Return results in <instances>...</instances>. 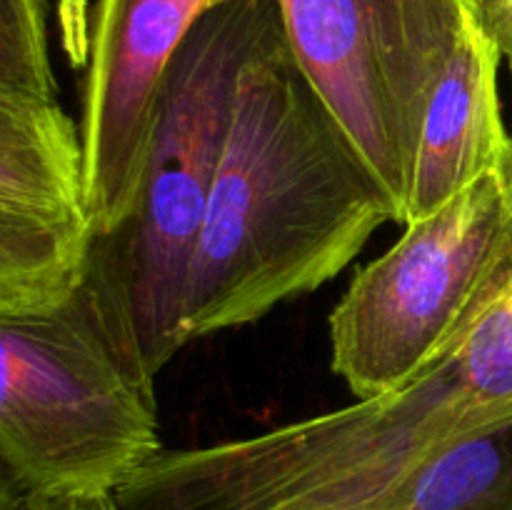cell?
I'll return each instance as SVG.
<instances>
[{
  "label": "cell",
  "mask_w": 512,
  "mask_h": 510,
  "mask_svg": "<svg viewBox=\"0 0 512 510\" xmlns=\"http://www.w3.org/2000/svg\"><path fill=\"white\" fill-rule=\"evenodd\" d=\"M115 500L120 510H512L508 288L400 388L260 435L163 448Z\"/></svg>",
  "instance_id": "obj_1"
},
{
  "label": "cell",
  "mask_w": 512,
  "mask_h": 510,
  "mask_svg": "<svg viewBox=\"0 0 512 510\" xmlns=\"http://www.w3.org/2000/svg\"><path fill=\"white\" fill-rule=\"evenodd\" d=\"M385 223H400L398 208L295 60L278 8L240 70L185 340L323 288Z\"/></svg>",
  "instance_id": "obj_2"
},
{
  "label": "cell",
  "mask_w": 512,
  "mask_h": 510,
  "mask_svg": "<svg viewBox=\"0 0 512 510\" xmlns=\"http://www.w3.org/2000/svg\"><path fill=\"white\" fill-rule=\"evenodd\" d=\"M278 0L210 8L175 50L130 213L95 235L83 293L120 358L143 380L188 345L185 308L240 70Z\"/></svg>",
  "instance_id": "obj_3"
},
{
  "label": "cell",
  "mask_w": 512,
  "mask_h": 510,
  "mask_svg": "<svg viewBox=\"0 0 512 510\" xmlns=\"http://www.w3.org/2000/svg\"><path fill=\"white\" fill-rule=\"evenodd\" d=\"M160 450L155 383L120 358L83 290L0 318V488L115 493Z\"/></svg>",
  "instance_id": "obj_4"
},
{
  "label": "cell",
  "mask_w": 512,
  "mask_h": 510,
  "mask_svg": "<svg viewBox=\"0 0 512 510\" xmlns=\"http://www.w3.org/2000/svg\"><path fill=\"white\" fill-rule=\"evenodd\" d=\"M512 278V198L490 173L365 265L330 315V365L358 398L390 393L448 353Z\"/></svg>",
  "instance_id": "obj_5"
},
{
  "label": "cell",
  "mask_w": 512,
  "mask_h": 510,
  "mask_svg": "<svg viewBox=\"0 0 512 510\" xmlns=\"http://www.w3.org/2000/svg\"><path fill=\"white\" fill-rule=\"evenodd\" d=\"M290 50L405 223L428 105L480 0H278Z\"/></svg>",
  "instance_id": "obj_6"
},
{
  "label": "cell",
  "mask_w": 512,
  "mask_h": 510,
  "mask_svg": "<svg viewBox=\"0 0 512 510\" xmlns=\"http://www.w3.org/2000/svg\"><path fill=\"white\" fill-rule=\"evenodd\" d=\"M95 218L83 135L58 98L0 95V318L83 290Z\"/></svg>",
  "instance_id": "obj_7"
},
{
  "label": "cell",
  "mask_w": 512,
  "mask_h": 510,
  "mask_svg": "<svg viewBox=\"0 0 512 510\" xmlns=\"http://www.w3.org/2000/svg\"><path fill=\"white\" fill-rule=\"evenodd\" d=\"M228 0H98L80 135L95 235L130 213L148 158L160 85L193 25Z\"/></svg>",
  "instance_id": "obj_8"
},
{
  "label": "cell",
  "mask_w": 512,
  "mask_h": 510,
  "mask_svg": "<svg viewBox=\"0 0 512 510\" xmlns=\"http://www.w3.org/2000/svg\"><path fill=\"white\" fill-rule=\"evenodd\" d=\"M500 53L483 20L465 33L428 105L405 223L425 218L475 180L503 173L512 135L498 98Z\"/></svg>",
  "instance_id": "obj_9"
},
{
  "label": "cell",
  "mask_w": 512,
  "mask_h": 510,
  "mask_svg": "<svg viewBox=\"0 0 512 510\" xmlns=\"http://www.w3.org/2000/svg\"><path fill=\"white\" fill-rule=\"evenodd\" d=\"M0 95H55L48 0H0Z\"/></svg>",
  "instance_id": "obj_10"
},
{
  "label": "cell",
  "mask_w": 512,
  "mask_h": 510,
  "mask_svg": "<svg viewBox=\"0 0 512 510\" xmlns=\"http://www.w3.org/2000/svg\"><path fill=\"white\" fill-rule=\"evenodd\" d=\"M0 510H120L115 493H25L0 488Z\"/></svg>",
  "instance_id": "obj_11"
},
{
  "label": "cell",
  "mask_w": 512,
  "mask_h": 510,
  "mask_svg": "<svg viewBox=\"0 0 512 510\" xmlns=\"http://www.w3.org/2000/svg\"><path fill=\"white\" fill-rule=\"evenodd\" d=\"M480 18L500 58L512 68V0H480Z\"/></svg>",
  "instance_id": "obj_12"
},
{
  "label": "cell",
  "mask_w": 512,
  "mask_h": 510,
  "mask_svg": "<svg viewBox=\"0 0 512 510\" xmlns=\"http://www.w3.org/2000/svg\"><path fill=\"white\" fill-rule=\"evenodd\" d=\"M503 180H505V188H508V195L512 198V145H510L508 165H505V170H503Z\"/></svg>",
  "instance_id": "obj_13"
},
{
  "label": "cell",
  "mask_w": 512,
  "mask_h": 510,
  "mask_svg": "<svg viewBox=\"0 0 512 510\" xmlns=\"http://www.w3.org/2000/svg\"><path fill=\"white\" fill-rule=\"evenodd\" d=\"M508 295H510V300H512V278H510V285H508Z\"/></svg>",
  "instance_id": "obj_14"
}]
</instances>
